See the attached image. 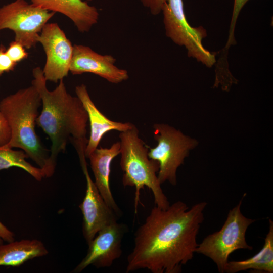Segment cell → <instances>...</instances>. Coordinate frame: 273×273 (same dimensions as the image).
Masks as SVG:
<instances>
[{
  "mask_svg": "<svg viewBox=\"0 0 273 273\" xmlns=\"http://www.w3.org/2000/svg\"><path fill=\"white\" fill-rule=\"evenodd\" d=\"M207 205L200 202L189 208L178 201L165 209L155 205L135 232L126 272L141 269L152 273L181 272L198 246L197 236Z\"/></svg>",
  "mask_w": 273,
  "mask_h": 273,
  "instance_id": "cell-1",
  "label": "cell"
},
{
  "mask_svg": "<svg viewBox=\"0 0 273 273\" xmlns=\"http://www.w3.org/2000/svg\"><path fill=\"white\" fill-rule=\"evenodd\" d=\"M32 75V85L38 92L42 104L36 124L52 143L46 174V177H50L55 172L59 154L65 152L69 142L73 145L87 144L88 115L80 99L68 92L63 80L54 90H49L39 67L33 69Z\"/></svg>",
  "mask_w": 273,
  "mask_h": 273,
  "instance_id": "cell-2",
  "label": "cell"
},
{
  "mask_svg": "<svg viewBox=\"0 0 273 273\" xmlns=\"http://www.w3.org/2000/svg\"><path fill=\"white\" fill-rule=\"evenodd\" d=\"M41 104L40 95L31 85L3 99L0 102V112L10 130V139L6 145L22 149L42 169L46 176L50 150L42 145L35 131Z\"/></svg>",
  "mask_w": 273,
  "mask_h": 273,
  "instance_id": "cell-3",
  "label": "cell"
},
{
  "mask_svg": "<svg viewBox=\"0 0 273 273\" xmlns=\"http://www.w3.org/2000/svg\"><path fill=\"white\" fill-rule=\"evenodd\" d=\"M120 144V166L124 172V187H134L135 213H137L140 191L145 186L153 193L156 206L167 209L170 204L161 187L157 174L159 163L148 157L149 147L139 136L137 127L133 126L119 134Z\"/></svg>",
  "mask_w": 273,
  "mask_h": 273,
  "instance_id": "cell-4",
  "label": "cell"
},
{
  "mask_svg": "<svg viewBox=\"0 0 273 273\" xmlns=\"http://www.w3.org/2000/svg\"><path fill=\"white\" fill-rule=\"evenodd\" d=\"M244 195L238 204L229 211L221 229L205 237L198 244L195 253L210 258L219 272H224L229 256L238 249H253L246 240L249 226L255 220L245 217L241 211Z\"/></svg>",
  "mask_w": 273,
  "mask_h": 273,
  "instance_id": "cell-5",
  "label": "cell"
},
{
  "mask_svg": "<svg viewBox=\"0 0 273 273\" xmlns=\"http://www.w3.org/2000/svg\"><path fill=\"white\" fill-rule=\"evenodd\" d=\"M153 127L157 144L156 147L149 149L148 157L159 163L157 176L160 183L168 181L175 186L178 168L198 142L168 124L156 123Z\"/></svg>",
  "mask_w": 273,
  "mask_h": 273,
  "instance_id": "cell-6",
  "label": "cell"
},
{
  "mask_svg": "<svg viewBox=\"0 0 273 273\" xmlns=\"http://www.w3.org/2000/svg\"><path fill=\"white\" fill-rule=\"evenodd\" d=\"M55 14L25 0H15L0 8V31H13L14 40L30 49L36 46L41 30Z\"/></svg>",
  "mask_w": 273,
  "mask_h": 273,
  "instance_id": "cell-7",
  "label": "cell"
},
{
  "mask_svg": "<svg viewBox=\"0 0 273 273\" xmlns=\"http://www.w3.org/2000/svg\"><path fill=\"white\" fill-rule=\"evenodd\" d=\"M162 11L166 36L175 43L184 46L189 57L211 67L216 62L215 55L205 49L202 42L206 31L201 26L193 27L189 24L183 0H167Z\"/></svg>",
  "mask_w": 273,
  "mask_h": 273,
  "instance_id": "cell-8",
  "label": "cell"
},
{
  "mask_svg": "<svg viewBox=\"0 0 273 273\" xmlns=\"http://www.w3.org/2000/svg\"><path fill=\"white\" fill-rule=\"evenodd\" d=\"M46 55L42 70L47 81L57 83L69 72L73 46L57 23H48L38 38Z\"/></svg>",
  "mask_w": 273,
  "mask_h": 273,
  "instance_id": "cell-9",
  "label": "cell"
},
{
  "mask_svg": "<svg viewBox=\"0 0 273 273\" xmlns=\"http://www.w3.org/2000/svg\"><path fill=\"white\" fill-rule=\"evenodd\" d=\"M78 155L86 181L85 194L79 207L83 215V235L88 244L101 230L117 221L118 216L107 204L91 179L84 153Z\"/></svg>",
  "mask_w": 273,
  "mask_h": 273,
  "instance_id": "cell-10",
  "label": "cell"
},
{
  "mask_svg": "<svg viewBox=\"0 0 273 273\" xmlns=\"http://www.w3.org/2000/svg\"><path fill=\"white\" fill-rule=\"evenodd\" d=\"M127 230L125 224L117 221L101 230L88 244L85 256L72 272H80L90 265L98 268L110 267L121 255L122 241Z\"/></svg>",
  "mask_w": 273,
  "mask_h": 273,
  "instance_id": "cell-11",
  "label": "cell"
},
{
  "mask_svg": "<svg viewBox=\"0 0 273 273\" xmlns=\"http://www.w3.org/2000/svg\"><path fill=\"white\" fill-rule=\"evenodd\" d=\"M116 59L110 55L100 54L88 46H73L69 72L73 75L91 73L112 83H119L129 78L127 70L115 65Z\"/></svg>",
  "mask_w": 273,
  "mask_h": 273,
  "instance_id": "cell-12",
  "label": "cell"
},
{
  "mask_svg": "<svg viewBox=\"0 0 273 273\" xmlns=\"http://www.w3.org/2000/svg\"><path fill=\"white\" fill-rule=\"evenodd\" d=\"M76 96L80 99L88 115L90 125V134L85 149L86 158L98 148L102 138L111 130L119 132L131 128L133 124L111 120L104 115L91 99L86 85L84 84L75 87Z\"/></svg>",
  "mask_w": 273,
  "mask_h": 273,
  "instance_id": "cell-13",
  "label": "cell"
},
{
  "mask_svg": "<svg viewBox=\"0 0 273 273\" xmlns=\"http://www.w3.org/2000/svg\"><path fill=\"white\" fill-rule=\"evenodd\" d=\"M42 9L60 13L69 18L82 33L89 31L98 21L97 8L82 0H29Z\"/></svg>",
  "mask_w": 273,
  "mask_h": 273,
  "instance_id": "cell-14",
  "label": "cell"
},
{
  "mask_svg": "<svg viewBox=\"0 0 273 273\" xmlns=\"http://www.w3.org/2000/svg\"><path fill=\"white\" fill-rule=\"evenodd\" d=\"M120 152L119 141L110 148H97L88 157L97 188L107 204L118 216L121 215V211L113 197L109 182L111 163Z\"/></svg>",
  "mask_w": 273,
  "mask_h": 273,
  "instance_id": "cell-15",
  "label": "cell"
},
{
  "mask_svg": "<svg viewBox=\"0 0 273 273\" xmlns=\"http://www.w3.org/2000/svg\"><path fill=\"white\" fill-rule=\"evenodd\" d=\"M49 252L38 240H21L0 245V266L17 267L36 257L47 255Z\"/></svg>",
  "mask_w": 273,
  "mask_h": 273,
  "instance_id": "cell-16",
  "label": "cell"
},
{
  "mask_svg": "<svg viewBox=\"0 0 273 273\" xmlns=\"http://www.w3.org/2000/svg\"><path fill=\"white\" fill-rule=\"evenodd\" d=\"M269 223V231L260 251L246 260L228 261L224 272L236 273L248 269L261 272H273V221L270 219Z\"/></svg>",
  "mask_w": 273,
  "mask_h": 273,
  "instance_id": "cell-17",
  "label": "cell"
},
{
  "mask_svg": "<svg viewBox=\"0 0 273 273\" xmlns=\"http://www.w3.org/2000/svg\"><path fill=\"white\" fill-rule=\"evenodd\" d=\"M12 149L6 145L0 146V170L16 167L23 169L37 181L46 177L42 169L26 161L28 157L23 150Z\"/></svg>",
  "mask_w": 273,
  "mask_h": 273,
  "instance_id": "cell-18",
  "label": "cell"
},
{
  "mask_svg": "<svg viewBox=\"0 0 273 273\" xmlns=\"http://www.w3.org/2000/svg\"><path fill=\"white\" fill-rule=\"evenodd\" d=\"M6 52L10 59L17 64L25 60L28 56V53L26 51L23 46L16 40L10 43Z\"/></svg>",
  "mask_w": 273,
  "mask_h": 273,
  "instance_id": "cell-19",
  "label": "cell"
},
{
  "mask_svg": "<svg viewBox=\"0 0 273 273\" xmlns=\"http://www.w3.org/2000/svg\"><path fill=\"white\" fill-rule=\"evenodd\" d=\"M248 1V0H234L232 19L229 29V35L225 47L226 48H229L230 46L234 43V31L236 21L241 9Z\"/></svg>",
  "mask_w": 273,
  "mask_h": 273,
  "instance_id": "cell-20",
  "label": "cell"
},
{
  "mask_svg": "<svg viewBox=\"0 0 273 273\" xmlns=\"http://www.w3.org/2000/svg\"><path fill=\"white\" fill-rule=\"evenodd\" d=\"M6 50L4 46H0V76L5 72L14 70L17 65L7 54Z\"/></svg>",
  "mask_w": 273,
  "mask_h": 273,
  "instance_id": "cell-21",
  "label": "cell"
},
{
  "mask_svg": "<svg viewBox=\"0 0 273 273\" xmlns=\"http://www.w3.org/2000/svg\"><path fill=\"white\" fill-rule=\"evenodd\" d=\"M143 5L148 9L153 15L159 14L167 0H140Z\"/></svg>",
  "mask_w": 273,
  "mask_h": 273,
  "instance_id": "cell-22",
  "label": "cell"
},
{
  "mask_svg": "<svg viewBox=\"0 0 273 273\" xmlns=\"http://www.w3.org/2000/svg\"><path fill=\"white\" fill-rule=\"evenodd\" d=\"M10 139V128L6 119L0 112V146L7 144Z\"/></svg>",
  "mask_w": 273,
  "mask_h": 273,
  "instance_id": "cell-23",
  "label": "cell"
},
{
  "mask_svg": "<svg viewBox=\"0 0 273 273\" xmlns=\"http://www.w3.org/2000/svg\"><path fill=\"white\" fill-rule=\"evenodd\" d=\"M15 240L14 234L0 221V245L4 241L11 242Z\"/></svg>",
  "mask_w": 273,
  "mask_h": 273,
  "instance_id": "cell-24",
  "label": "cell"
}]
</instances>
